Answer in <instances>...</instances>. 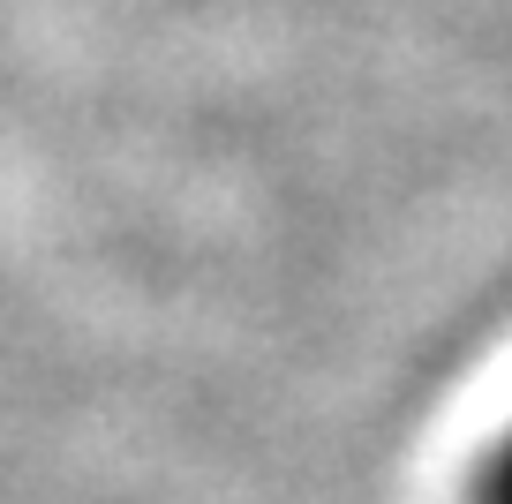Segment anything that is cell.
<instances>
[{
  "instance_id": "cell-1",
  "label": "cell",
  "mask_w": 512,
  "mask_h": 504,
  "mask_svg": "<svg viewBox=\"0 0 512 504\" xmlns=\"http://www.w3.org/2000/svg\"><path fill=\"white\" fill-rule=\"evenodd\" d=\"M467 504H512V437L475 467V497H467Z\"/></svg>"
}]
</instances>
